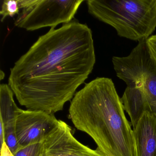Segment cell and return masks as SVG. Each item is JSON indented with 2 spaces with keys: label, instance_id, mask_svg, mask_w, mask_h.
Here are the masks:
<instances>
[{
  "label": "cell",
  "instance_id": "4",
  "mask_svg": "<svg viewBox=\"0 0 156 156\" xmlns=\"http://www.w3.org/2000/svg\"><path fill=\"white\" fill-rule=\"evenodd\" d=\"M83 0H19L21 12L15 26L27 31L71 22Z\"/></svg>",
  "mask_w": 156,
  "mask_h": 156
},
{
  "label": "cell",
  "instance_id": "7",
  "mask_svg": "<svg viewBox=\"0 0 156 156\" xmlns=\"http://www.w3.org/2000/svg\"><path fill=\"white\" fill-rule=\"evenodd\" d=\"M136 156H156V117L146 112L134 128Z\"/></svg>",
  "mask_w": 156,
  "mask_h": 156
},
{
  "label": "cell",
  "instance_id": "13",
  "mask_svg": "<svg viewBox=\"0 0 156 156\" xmlns=\"http://www.w3.org/2000/svg\"><path fill=\"white\" fill-rule=\"evenodd\" d=\"M0 140L1 147L5 142V130L2 120L0 119Z\"/></svg>",
  "mask_w": 156,
  "mask_h": 156
},
{
  "label": "cell",
  "instance_id": "11",
  "mask_svg": "<svg viewBox=\"0 0 156 156\" xmlns=\"http://www.w3.org/2000/svg\"><path fill=\"white\" fill-rule=\"evenodd\" d=\"M146 43L151 56L156 62V34L150 36Z\"/></svg>",
  "mask_w": 156,
  "mask_h": 156
},
{
  "label": "cell",
  "instance_id": "3",
  "mask_svg": "<svg viewBox=\"0 0 156 156\" xmlns=\"http://www.w3.org/2000/svg\"><path fill=\"white\" fill-rule=\"evenodd\" d=\"M88 12L116 31L120 37L140 41L156 28V0H88Z\"/></svg>",
  "mask_w": 156,
  "mask_h": 156
},
{
  "label": "cell",
  "instance_id": "12",
  "mask_svg": "<svg viewBox=\"0 0 156 156\" xmlns=\"http://www.w3.org/2000/svg\"><path fill=\"white\" fill-rule=\"evenodd\" d=\"M1 156H14L5 142L1 147Z\"/></svg>",
  "mask_w": 156,
  "mask_h": 156
},
{
  "label": "cell",
  "instance_id": "9",
  "mask_svg": "<svg viewBox=\"0 0 156 156\" xmlns=\"http://www.w3.org/2000/svg\"><path fill=\"white\" fill-rule=\"evenodd\" d=\"M20 9L19 0H5L2 5L0 11L1 21L3 22L7 17H12L16 14L19 15Z\"/></svg>",
  "mask_w": 156,
  "mask_h": 156
},
{
  "label": "cell",
  "instance_id": "5",
  "mask_svg": "<svg viewBox=\"0 0 156 156\" xmlns=\"http://www.w3.org/2000/svg\"><path fill=\"white\" fill-rule=\"evenodd\" d=\"M58 121L54 114L18 108L15 117V132L19 147L43 142Z\"/></svg>",
  "mask_w": 156,
  "mask_h": 156
},
{
  "label": "cell",
  "instance_id": "6",
  "mask_svg": "<svg viewBox=\"0 0 156 156\" xmlns=\"http://www.w3.org/2000/svg\"><path fill=\"white\" fill-rule=\"evenodd\" d=\"M41 156H106L98 148L93 150L74 136L71 127L59 120L42 142Z\"/></svg>",
  "mask_w": 156,
  "mask_h": 156
},
{
  "label": "cell",
  "instance_id": "2",
  "mask_svg": "<svg viewBox=\"0 0 156 156\" xmlns=\"http://www.w3.org/2000/svg\"><path fill=\"white\" fill-rule=\"evenodd\" d=\"M69 117L106 156H136L133 130L112 79L97 77L75 94Z\"/></svg>",
  "mask_w": 156,
  "mask_h": 156
},
{
  "label": "cell",
  "instance_id": "1",
  "mask_svg": "<svg viewBox=\"0 0 156 156\" xmlns=\"http://www.w3.org/2000/svg\"><path fill=\"white\" fill-rule=\"evenodd\" d=\"M95 62L92 30L71 21L39 37L11 69L9 85L21 105L54 115L73 99Z\"/></svg>",
  "mask_w": 156,
  "mask_h": 156
},
{
  "label": "cell",
  "instance_id": "10",
  "mask_svg": "<svg viewBox=\"0 0 156 156\" xmlns=\"http://www.w3.org/2000/svg\"><path fill=\"white\" fill-rule=\"evenodd\" d=\"M42 142H37L24 147H20L13 153V155L14 156H41Z\"/></svg>",
  "mask_w": 156,
  "mask_h": 156
},
{
  "label": "cell",
  "instance_id": "14",
  "mask_svg": "<svg viewBox=\"0 0 156 156\" xmlns=\"http://www.w3.org/2000/svg\"><path fill=\"white\" fill-rule=\"evenodd\" d=\"M4 76H5V73H4V72H2V70H1V74H0V79H1V80H2L4 78Z\"/></svg>",
  "mask_w": 156,
  "mask_h": 156
},
{
  "label": "cell",
  "instance_id": "8",
  "mask_svg": "<svg viewBox=\"0 0 156 156\" xmlns=\"http://www.w3.org/2000/svg\"><path fill=\"white\" fill-rule=\"evenodd\" d=\"M14 93L9 84L0 85V119L5 130V140L12 142L17 140L15 132V117L18 107L14 98Z\"/></svg>",
  "mask_w": 156,
  "mask_h": 156
}]
</instances>
